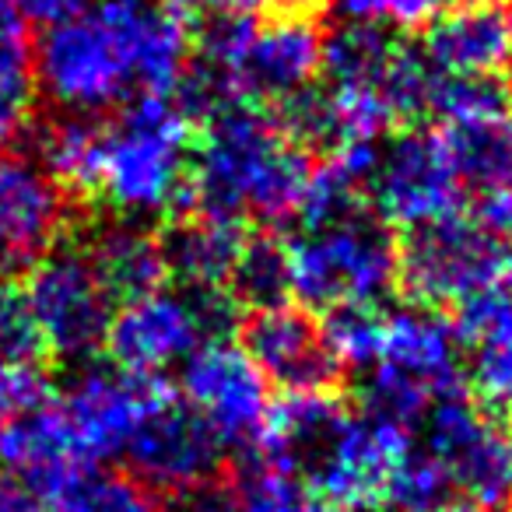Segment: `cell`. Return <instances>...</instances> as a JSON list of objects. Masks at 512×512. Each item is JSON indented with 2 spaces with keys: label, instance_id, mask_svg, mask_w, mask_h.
<instances>
[{
  "label": "cell",
  "instance_id": "obj_29",
  "mask_svg": "<svg viewBox=\"0 0 512 512\" xmlns=\"http://www.w3.org/2000/svg\"><path fill=\"white\" fill-rule=\"evenodd\" d=\"M32 25L15 0H0V67H32Z\"/></svg>",
  "mask_w": 512,
  "mask_h": 512
},
{
  "label": "cell",
  "instance_id": "obj_10",
  "mask_svg": "<svg viewBox=\"0 0 512 512\" xmlns=\"http://www.w3.org/2000/svg\"><path fill=\"white\" fill-rule=\"evenodd\" d=\"M425 453L467 505L484 512L512 509V432L484 414L474 397L453 393L428 407Z\"/></svg>",
  "mask_w": 512,
  "mask_h": 512
},
{
  "label": "cell",
  "instance_id": "obj_21",
  "mask_svg": "<svg viewBox=\"0 0 512 512\" xmlns=\"http://www.w3.org/2000/svg\"><path fill=\"white\" fill-rule=\"evenodd\" d=\"M225 292L239 313L292 302V242L271 228H249Z\"/></svg>",
  "mask_w": 512,
  "mask_h": 512
},
{
  "label": "cell",
  "instance_id": "obj_13",
  "mask_svg": "<svg viewBox=\"0 0 512 512\" xmlns=\"http://www.w3.org/2000/svg\"><path fill=\"white\" fill-rule=\"evenodd\" d=\"M221 446H225L221 435L172 390L169 397L158 400L155 411L141 421L134 439L127 442L123 470L158 498H169L190 484L221 474L225 470Z\"/></svg>",
  "mask_w": 512,
  "mask_h": 512
},
{
  "label": "cell",
  "instance_id": "obj_4",
  "mask_svg": "<svg viewBox=\"0 0 512 512\" xmlns=\"http://www.w3.org/2000/svg\"><path fill=\"white\" fill-rule=\"evenodd\" d=\"M512 285V246L481 218L456 211L404 228L393 288L414 309L446 316L491 288Z\"/></svg>",
  "mask_w": 512,
  "mask_h": 512
},
{
  "label": "cell",
  "instance_id": "obj_27",
  "mask_svg": "<svg viewBox=\"0 0 512 512\" xmlns=\"http://www.w3.org/2000/svg\"><path fill=\"white\" fill-rule=\"evenodd\" d=\"M36 102L32 67H0V151L11 148L25 134Z\"/></svg>",
  "mask_w": 512,
  "mask_h": 512
},
{
  "label": "cell",
  "instance_id": "obj_6",
  "mask_svg": "<svg viewBox=\"0 0 512 512\" xmlns=\"http://www.w3.org/2000/svg\"><path fill=\"white\" fill-rule=\"evenodd\" d=\"M239 309L221 288H155L113 313L106 330V355L130 376L162 379L207 341H225L239 323Z\"/></svg>",
  "mask_w": 512,
  "mask_h": 512
},
{
  "label": "cell",
  "instance_id": "obj_33",
  "mask_svg": "<svg viewBox=\"0 0 512 512\" xmlns=\"http://www.w3.org/2000/svg\"><path fill=\"white\" fill-rule=\"evenodd\" d=\"M477 218H481L491 232L502 235V239L512 246V190L502 193V197L481 200V207H477Z\"/></svg>",
  "mask_w": 512,
  "mask_h": 512
},
{
  "label": "cell",
  "instance_id": "obj_25",
  "mask_svg": "<svg viewBox=\"0 0 512 512\" xmlns=\"http://www.w3.org/2000/svg\"><path fill=\"white\" fill-rule=\"evenodd\" d=\"M449 491L453 488L439 463L425 449H407L390 481V491H386V505H393L397 512H432L446 505Z\"/></svg>",
  "mask_w": 512,
  "mask_h": 512
},
{
  "label": "cell",
  "instance_id": "obj_14",
  "mask_svg": "<svg viewBox=\"0 0 512 512\" xmlns=\"http://www.w3.org/2000/svg\"><path fill=\"white\" fill-rule=\"evenodd\" d=\"M169 393L172 386H165L162 379L130 376L116 365H88L74 376L57 404L81 456L95 467L99 460L123 453L141 421Z\"/></svg>",
  "mask_w": 512,
  "mask_h": 512
},
{
  "label": "cell",
  "instance_id": "obj_12",
  "mask_svg": "<svg viewBox=\"0 0 512 512\" xmlns=\"http://www.w3.org/2000/svg\"><path fill=\"white\" fill-rule=\"evenodd\" d=\"M183 400L221 435V442H239L256 449L271 418V383L260 376L246 351L232 341H207L179 365Z\"/></svg>",
  "mask_w": 512,
  "mask_h": 512
},
{
  "label": "cell",
  "instance_id": "obj_11",
  "mask_svg": "<svg viewBox=\"0 0 512 512\" xmlns=\"http://www.w3.org/2000/svg\"><path fill=\"white\" fill-rule=\"evenodd\" d=\"M365 204L379 221L400 228L425 225L460 211L463 190L432 127H404L372 148L362 176Z\"/></svg>",
  "mask_w": 512,
  "mask_h": 512
},
{
  "label": "cell",
  "instance_id": "obj_3",
  "mask_svg": "<svg viewBox=\"0 0 512 512\" xmlns=\"http://www.w3.org/2000/svg\"><path fill=\"white\" fill-rule=\"evenodd\" d=\"M193 127L172 99L141 95L106 116L95 176V214L144 221L190 207Z\"/></svg>",
  "mask_w": 512,
  "mask_h": 512
},
{
  "label": "cell",
  "instance_id": "obj_1",
  "mask_svg": "<svg viewBox=\"0 0 512 512\" xmlns=\"http://www.w3.org/2000/svg\"><path fill=\"white\" fill-rule=\"evenodd\" d=\"M193 57V22L169 0H92L43 29L32 81L43 109L109 116L130 99H169Z\"/></svg>",
  "mask_w": 512,
  "mask_h": 512
},
{
  "label": "cell",
  "instance_id": "obj_7",
  "mask_svg": "<svg viewBox=\"0 0 512 512\" xmlns=\"http://www.w3.org/2000/svg\"><path fill=\"white\" fill-rule=\"evenodd\" d=\"M92 218L22 141L0 151V278L29 274Z\"/></svg>",
  "mask_w": 512,
  "mask_h": 512
},
{
  "label": "cell",
  "instance_id": "obj_16",
  "mask_svg": "<svg viewBox=\"0 0 512 512\" xmlns=\"http://www.w3.org/2000/svg\"><path fill=\"white\" fill-rule=\"evenodd\" d=\"M463 383L484 414L512 428V285L481 292L456 309Z\"/></svg>",
  "mask_w": 512,
  "mask_h": 512
},
{
  "label": "cell",
  "instance_id": "obj_18",
  "mask_svg": "<svg viewBox=\"0 0 512 512\" xmlns=\"http://www.w3.org/2000/svg\"><path fill=\"white\" fill-rule=\"evenodd\" d=\"M0 456L11 467V477L29 484L39 498L53 502L78 474H85L92 463L81 456L57 397L50 404H39L32 411L18 414L4 425L0 435Z\"/></svg>",
  "mask_w": 512,
  "mask_h": 512
},
{
  "label": "cell",
  "instance_id": "obj_9",
  "mask_svg": "<svg viewBox=\"0 0 512 512\" xmlns=\"http://www.w3.org/2000/svg\"><path fill=\"white\" fill-rule=\"evenodd\" d=\"M235 334L260 376L285 390V397L344 393L348 386L351 369L330 337L327 320L299 302L242 313Z\"/></svg>",
  "mask_w": 512,
  "mask_h": 512
},
{
  "label": "cell",
  "instance_id": "obj_22",
  "mask_svg": "<svg viewBox=\"0 0 512 512\" xmlns=\"http://www.w3.org/2000/svg\"><path fill=\"white\" fill-rule=\"evenodd\" d=\"M228 470L239 488V512H341L313 488L288 477L285 470H274L253 453H246Z\"/></svg>",
  "mask_w": 512,
  "mask_h": 512
},
{
  "label": "cell",
  "instance_id": "obj_20",
  "mask_svg": "<svg viewBox=\"0 0 512 512\" xmlns=\"http://www.w3.org/2000/svg\"><path fill=\"white\" fill-rule=\"evenodd\" d=\"M246 232L249 228L225 225V221L204 218L197 211L158 221L155 235L158 249H162L165 278L183 288H221L225 292Z\"/></svg>",
  "mask_w": 512,
  "mask_h": 512
},
{
  "label": "cell",
  "instance_id": "obj_35",
  "mask_svg": "<svg viewBox=\"0 0 512 512\" xmlns=\"http://www.w3.org/2000/svg\"><path fill=\"white\" fill-rule=\"evenodd\" d=\"M0 435H4V418H0Z\"/></svg>",
  "mask_w": 512,
  "mask_h": 512
},
{
  "label": "cell",
  "instance_id": "obj_19",
  "mask_svg": "<svg viewBox=\"0 0 512 512\" xmlns=\"http://www.w3.org/2000/svg\"><path fill=\"white\" fill-rule=\"evenodd\" d=\"M432 130L463 193L491 200L512 190V106L435 123Z\"/></svg>",
  "mask_w": 512,
  "mask_h": 512
},
{
  "label": "cell",
  "instance_id": "obj_23",
  "mask_svg": "<svg viewBox=\"0 0 512 512\" xmlns=\"http://www.w3.org/2000/svg\"><path fill=\"white\" fill-rule=\"evenodd\" d=\"M53 512H162V498L148 491L127 470L88 467L57 498Z\"/></svg>",
  "mask_w": 512,
  "mask_h": 512
},
{
  "label": "cell",
  "instance_id": "obj_26",
  "mask_svg": "<svg viewBox=\"0 0 512 512\" xmlns=\"http://www.w3.org/2000/svg\"><path fill=\"white\" fill-rule=\"evenodd\" d=\"M330 8L344 22L383 25L393 32H421L435 15L449 8V0H330Z\"/></svg>",
  "mask_w": 512,
  "mask_h": 512
},
{
  "label": "cell",
  "instance_id": "obj_31",
  "mask_svg": "<svg viewBox=\"0 0 512 512\" xmlns=\"http://www.w3.org/2000/svg\"><path fill=\"white\" fill-rule=\"evenodd\" d=\"M18 11L29 18V25H57L64 18H74L78 11H85L92 0H15Z\"/></svg>",
  "mask_w": 512,
  "mask_h": 512
},
{
  "label": "cell",
  "instance_id": "obj_32",
  "mask_svg": "<svg viewBox=\"0 0 512 512\" xmlns=\"http://www.w3.org/2000/svg\"><path fill=\"white\" fill-rule=\"evenodd\" d=\"M0 512H53V509L29 484H22L11 474H0Z\"/></svg>",
  "mask_w": 512,
  "mask_h": 512
},
{
  "label": "cell",
  "instance_id": "obj_17",
  "mask_svg": "<svg viewBox=\"0 0 512 512\" xmlns=\"http://www.w3.org/2000/svg\"><path fill=\"white\" fill-rule=\"evenodd\" d=\"M71 239H78V246L85 249L88 264L95 267V274H99L102 288L109 292L116 309L155 292V288H162L169 281L165 278L155 225H148V221L95 214Z\"/></svg>",
  "mask_w": 512,
  "mask_h": 512
},
{
  "label": "cell",
  "instance_id": "obj_8",
  "mask_svg": "<svg viewBox=\"0 0 512 512\" xmlns=\"http://www.w3.org/2000/svg\"><path fill=\"white\" fill-rule=\"evenodd\" d=\"M25 278V299L50 358L71 365L92 362L95 351L106 344L116 306L78 239L60 242Z\"/></svg>",
  "mask_w": 512,
  "mask_h": 512
},
{
  "label": "cell",
  "instance_id": "obj_28",
  "mask_svg": "<svg viewBox=\"0 0 512 512\" xmlns=\"http://www.w3.org/2000/svg\"><path fill=\"white\" fill-rule=\"evenodd\" d=\"M162 512H239V488L232 470L225 467L207 481L162 498Z\"/></svg>",
  "mask_w": 512,
  "mask_h": 512
},
{
  "label": "cell",
  "instance_id": "obj_30",
  "mask_svg": "<svg viewBox=\"0 0 512 512\" xmlns=\"http://www.w3.org/2000/svg\"><path fill=\"white\" fill-rule=\"evenodd\" d=\"M172 8L186 18H214V15H264L278 0H169Z\"/></svg>",
  "mask_w": 512,
  "mask_h": 512
},
{
  "label": "cell",
  "instance_id": "obj_34",
  "mask_svg": "<svg viewBox=\"0 0 512 512\" xmlns=\"http://www.w3.org/2000/svg\"><path fill=\"white\" fill-rule=\"evenodd\" d=\"M432 512H484V509L467 505V502H446V505H439V509H432Z\"/></svg>",
  "mask_w": 512,
  "mask_h": 512
},
{
  "label": "cell",
  "instance_id": "obj_24",
  "mask_svg": "<svg viewBox=\"0 0 512 512\" xmlns=\"http://www.w3.org/2000/svg\"><path fill=\"white\" fill-rule=\"evenodd\" d=\"M50 351L15 278H0V369H50Z\"/></svg>",
  "mask_w": 512,
  "mask_h": 512
},
{
  "label": "cell",
  "instance_id": "obj_15",
  "mask_svg": "<svg viewBox=\"0 0 512 512\" xmlns=\"http://www.w3.org/2000/svg\"><path fill=\"white\" fill-rule=\"evenodd\" d=\"M418 53L449 78L512 74V0H460L421 29Z\"/></svg>",
  "mask_w": 512,
  "mask_h": 512
},
{
  "label": "cell",
  "instance_id": "obj_5",
  "mask_svg": "<svg viewBox=\"0 0 512 512\" xmlns=\"http://www.w3.org/2000/svg\"><path fill=\"white\" fill-rule=\"evenodd\" d=\"M397 271V235L369 204L292 239V299L313 313L383 306Z\"/></svg>",
  "mask_w": 512,
  "mask_h": 512
},
{
  "label": "cell",
  "instance_id": "obj_2",
  "mask_svg": "<svg viewBox=\"0 0 512 512\" xmlns=\"http://www.w3.org/2000/svg\"><path fill=\"white\" fill-rule=\"evenodd\" d=\"M313 155L295 148L271 113L228 106L193 130L190 207L239 228H271L299 218L313 176Z\"/></svg>",
  "mask_w": 512,
  "mask_h": 512
}]
</instances>
